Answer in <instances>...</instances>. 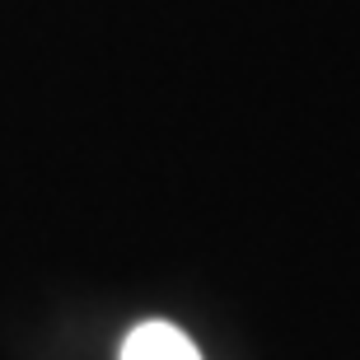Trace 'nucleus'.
<instances>
[{"instance_id": "obj_1", "label": "nucleus", "mask_w": 360, "mask_h": 360, "mask_svg": "<svg viewBox=\"0 0 360 360\" xmlns=\"http://www.w3.org/2000/svg\"><path fill=\"white\" fill-rule=\"evenodd\" d=\"M122 360H201V351L192 347L187 333H178L174 323L150 319L141 328H131V337L122 342Z\"/></svg>"}]
</instances>
